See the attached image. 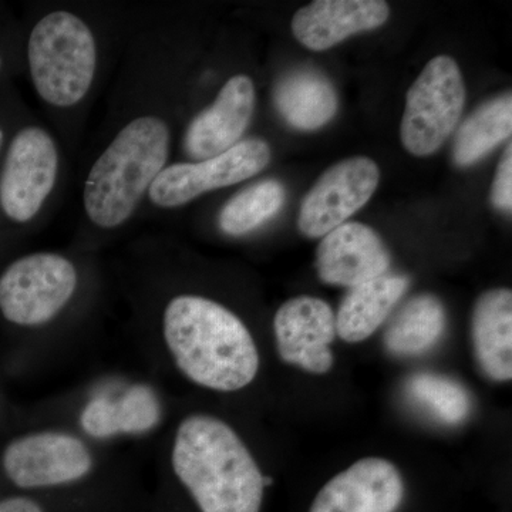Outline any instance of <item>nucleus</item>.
Wrapping results in <instances>:
<instances>
[{"label": "nucleus", "instance_id": "nucleus-1", "mask_svg": "<svg viewBox=\"0 0 512 512\" xmlns=\"http://www.w3.org/2000/svg\"><path fill=\"white\" fill-rule=\"evenodd\" d=\"M163 336L177 369L204 389L238 392L258 375L259 353L251 332L234 312L212 299H171L163 315Z\"/></svg>", "mask_w": 512, "mask_h": 512}, {"label": "nucleus", "instance_id": "nucleus-2", "mask_svg": "<svg viewBox=\"0 0 512 512\" xmlns=\"http://www.w3.org/2000/svg\"><path fill=\"white\" fill-rule=\"evenodd\" d=\"M171 466L201 512H259L265 477L244 441L218 417L191 414L175 431Z\"/></svg>", "mask_w": 512, "mask_h": 512}, {"label": "nucleus", "instance_id": "nucleus-3", "mask_svg": "<svg viewBox=\"0 0 512 512\" xmlns=\"http://www.w3.org/2000/svg\"><path fill=\"white\" fill-rule=\"evenodd\" d=\"M168 153L164 120L143 116L128 123L87 175L83 202L90 221L103 229L123 225L164 170Z\"/></svg>", "mask_w": 512, "mask_h": 512}, {"label": "nucleus", "instance_id": "nucleus-4", "mask_svg": "<svg viewBox=\"0 0 512 512\" xmlns=\"http://www.w3.org/2000/svg\"><path fill=\"white\" fill-rule=\"evenodd\" d=\"M28 57L35 89L52 106H76L89 93L97 47L92 30L79 16L53 12L37 22Z\"/></svg>", "mask_w": 512, "mask_h": 512}, {"label": "nucleus", "instance_id": "nucleus-5", "mask_svg": "<svg viewBox=\"0 0 512 512\" xmlns=\"http://www.w3.org/2000/svg\"><path fill=\"white\" fill-rule=\"evenodd\" d=\"M464 101L466 87L456 60L431 59L407 92L400 128L404 148L416 157L436 153L456 130Z\"/></svg>", "mask_w": 512, "mask_h": 512}, {"label": "nucleus", "instance_id": "nucleus-6", "mask_svg": "<svg viewBox=\"0 0 512 512\" xmlns=\"http://www.w3.org/2000/svg\"><path fill=\"white\" fill-rule=\"evenodd\" d=\"M77 284L76 266L64 256H23L0 276V312L15 325H45L66 308Z\"/></svg>", "mask_w": 512, "mask_h": 512}, {"label": "nucleus", "instance_id": "nucleus-7", "mask_svg": "<svg viewBox=\"0 0 512 512\" xmlns=\"http://www.w3.org/2000/svg\"><path fill=\"white\" fill-rule=\"evenodd\" d=\"M269 163V144L261 138H248L220 156L168 165L151 184L148 197L161 208L181 207L205 192L242 183L264 171Z\"/></svg>", "mask_w": 512, "mask_h": 512}, {"label": "nucleus", "instance_id": "nucleus-8", "mask_svg": "<svg viewBox=\"0 0 512 512\" xmlns=\"http://www.w3.org/2000/svg\"><path fill=\"white\" fill-rule=\"evenodd\" d=\"M3 470L20 488H49L76 483L92 473L94 457L80 437L64 431H37L6 447Z\"/></svg>", "mask_w": 512, "mask_h": 512}, {"label": "nucleus", "instance_id": "nucleus-9", "mask_svg": "<svg viewBox=\"0 0 512 512\" xmlns=\"http://www.w3.org/2000/svg\"><path fill=\"white\" fill-rule=\"evenodd\" d=\"M59 171V153L53 138L39 127L20 130L13 138L0 174V207L16 222L36 217Z\"/></svg>", "mask_w": 512, "mask_h": 512}, {"label": "nucleus", "instance_id": "nucleus-10", "mask_svg": "<svg viewBox=\"0 0 512 512\" xmlns=\"http://www.w3.org/2000/svg\"><path fill=\"white\" fill-rule=\"evenodd\" d=\"M379 181V167L370 158L352 157L332 165L303 198L299 231L308 238L325 237L365 207Z\"/></svg>", "mask_w": 512, "mask_h": 512}, {"label": "nucleus", "instance_id": "nucleus-11", "mask_svg": "<svg viewBox=\"0 0 512 512\" xmlns=\"http://www.w3.org/2000/svg\"><path fill=\"white\" fill-rule=\"evenodd\" d=\"M276 348L286 363L313 375H325L335 357L330 350L336 335V316L322 299L298 296L285 302L274 319Z\"/></svg>", "mask_w": 512, "mask_h": 512}, {"label": "nucleus", "instance_id": "nucleus-12", "mask_svg": "<svg viewBox=\"0 0 512 512\" xmlns=\"http://www.w3.org/2000/svg\"><path fill=\"white\" fill-rule=\"evenodd\" d=\"M404 497L402 474L390 461L369 457L333 477L309 512H396Z\"/></svg>", "mask_w": 512, "mask_h": 512}, {"label": "nucleus", "instance_id": "nucleus-13", "mask_svg": "<svg viewBox=\"0 0 512 512\" xmlns=\"http://www.w3.org/2000/svg\"><path fill=\"white\" fill-rule=\"evenodd\" d=\"M389 249L375 229L345 222L322 238L316 252V271L328 285L355 288L387 274Z\"/></svg>", "mask_w": 512, "mask_h": 512}, {"label": "nucleus", "instance_id": "nucleus-14", "mask_svg": "<svg viewBox=\"0 0 512 512\" xmlns=\"http://www.w3.org/2000/svg\"><path fill=\"white\" fill-rule=\"evenodd\" d=\"M255 110V86L245 74L231 77L210 107L191 121L184 150L195 161L220 156L241 141Z\"/></svg>", "mask_w": 512, "mask_h": 512}, {"label": "nucleus", "instance_id": "nucleus-15", "mask_svg": "<svg viewBox=\"0 0 512 512\" xmlns=\"http://www.w3.org/2000/svg\"><path fill=\"white\" fill-rule=\"evenodd\" d=\"M389 16L382 0H316L295 13L292 32L303 46L325 52L356 33L380 28Z\"/></svg>", "mask_w": 512, "mask_h": 512}, {"label": "nucleus", "instance_id": "nucleus-16", "mask_svg": "<svg viewBox=\"0 0 512 512\" xmlns=\"http://www.w3.org/2000/svg\"><path fill=\"white\" fill-rule=\"evenodd\" d=\"M474 353L478 365L494 382L512 377V293L491 289L477 299L473 320Z\"/></svg>", "mask_w": 512, "mask_h": 512}, {"label": "nucleus", "instance_id": "nucleus-17", "mask_svg": "<svg viewBox=\"0 0 512 512\" xmlns=\"http://www.w3.org/2000/svg\"><path fill=\"white\" fill-rule=\"evenodd\" d=\"M274 103L289 126L315 131L338 113V94L332 82L312 67H298L276 83Z\"/></svg>", "mask_w": 512, "mask_h": 512}, {"label": "nucleus", "instance_id": "nucleus-18", "mask_svg": "<svg viewBox=\"0 0 512 512\" xmlns=\"http://www.w3.org/2000/svg\"><path fill=\"white\" fill-rule=\"evenodd\" d=\"M409 278L384 274L350 288L336 313V333L349 343L363 342L389 318L409 288Z\"/></svg>", "mask_w": 512, "mask_h": 512}, {"label": "nucleus", "instance_id": "nucleus-19", "mask_svg": "<svg viewBox=\"0 0 512 512\" xmlns=\"http://www.w3.org/2000/svg\"><path fill=\"white\" fill-rule=\"evenodd\" d=\"M446 309L430 293L409 299L390 320L384 345L396 356H419L433 348L446 329Z\"/></svg>", "mask_w": 512, "mask_h": 512}, {"label": "nucleus", "instance_id": "nucleus-20", "mask_svg": "<svg viewBox=\"0 0 512 512\" xmlns=\"http://www.w3.org/2000/svg\"><path fill=\"white\" fill-rule=\"evenodd\" d=\"M512 134V96H503L481 104L458 127L454 138L453 160L458 167H470Z\"/></svg>", "mask_w": 512, "mask_h": 512}, {"label": "nucleus", "instance_id": "nucleus-21", "mask_svg": "<svg viewBox=\"0 0 512 512\" xmlns=\"http://www.w3.org/2000/svg\"><path fill=\"white\" fill-rule=\"evenodd\" d=\"M285 198V187L279 181H259L239 191L222 207L218 225L231 237L247 235L274 218L284 207Z\"/></svg>", "mask_w": 512, "mask_h": 512}, {"label": "nucleus", "instance_id": "nucleus-22", "mask_svg": "<svg viewBox=\"0 0 512 512\" xmlns=\"http://www.w3.org/2000/svg\"><path fill=\"white\" fill-rule=\"evenodd\" d=\"M407 393L417 406L450 426L463 423L471 413V397L456 380L436 373H419L407 383Z\"/></svg>", "mask_w": 512, "mask_h": 512}, {"label": "nucleus", "instance_id": "nucleus-23", "mask_svg": "<svg viewBox=\"0 0 512 512\" xmlns=\"http://www.w3.org/2000/svg\"><path fill=\"white\" fill-rule=\"evenodd\" d=\"M163 410L157 394L144 384L131 386L123 396L114 399V423L119 434L148 433L160 423Z\"/></svg>", "mask_w": 512, "mask_h": 512}, {"label": "nucleus", "instance_id": "nucleus-24", "mask_svg": "<svg viewBox=\"0 0 512 512\" xmlns=\"http://www.w3.org/2000/svg\"><path fill=\"white\" fill-rule=\"evenodd\" d=\"M80 426L93 439H110L117 436L114 423V399L104 394L94 396L80 414Z\"/></svg>", "mask_w": 512, "mask_h": 512}, {"label": "nucleus", "instance_id": "nucleus-25", "mask_svg": "<svg viewBox=\"0 0 512 512\" xmlns=\"http://www.w3.org/2000/svg\"><path fill=\"white\" fill-rule=\"evenodd\" d=\"M491 204L497 210L511 212L512 210V146L508 144L507 150L501 157L495 173L493 187H491Z\"/></svg>", "mask_w": 512, "mask_h": 512}, {"label": "nucleus", "instance_id": "nucleus-26", "mask_svg": "<svg viewBox=\"0 0 512 512\" xmlns=\"http://www.w3.org/2000/svg\"><path fill=\"white\" fill-rule=\"evenodd\" d=\"M0 512H43L39 504L29 498L16 497L0 501Z\"/></svg>", "mask_w": 512, "mask_h": 512}, {"label": "nucleus", "instance_id": "nucleus-27", "mask_svg": "<svg viewBox=\"0 0 512 512\" xmlns=\"http://www.w3.org/2000/svg\"><path fill=\"white\" fill-rule=\"evenodd\" d=\"M2 141H3V134H2V130H0V146H2Z\"/></svg>", "mask_w": 512, "mask_h": 512}]
</instances>
